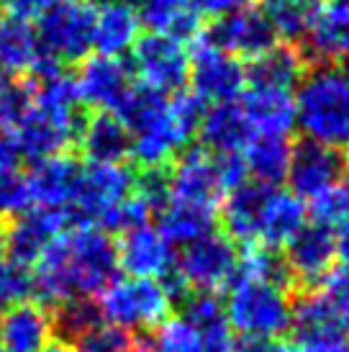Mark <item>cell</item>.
<instances>
[{"label": "cell", "instance_id": "6da1fadb", "mask_svg": "<svg viewBox=\"0 0 349 352\" xmlns=\"http://www.w3.org/2000/svg\"><path fill=\"white\" fill-rule=\"evenodd\" d=\"M34 298L57 306L67 298H95L116 280V242L98 226H69L39 254Z\"/></svg>", "mask_w": 349, "mask_h": 352}, {"label": "cell", "instance_id": "7a4b0ae2", "mask_svg": "<svg viewBox=\"0 0 349 352\" xmlns=\"http://www.w3.org/2000/svg\"><path fill=\"white\" fill-rule=\"evenodd\" d=\"M31 100L21 118L8 129L21 160H47V157L67 155V149L78 142L82 129L80 98L75 80L62 69H52L44 75H34Z\"/></svg>", "mask_w": 349, "mask_h": 352}, {"label": "cell", "instance_id": "3957f363", "mask_svg": "<svg viewBox=\"0 0 349 352\" xmlns=\"http://www.w3.org/2000/svg\"><path fill=\"white\" fill-rule=\"evenodd\" d=\"M295 126L313 142L326 147H349V85L331 65L306 69L298 82Z\"/></svg>", "mask_w": 349, "mask_h": 352}, {"label": "cell", "instance_id": "277c9868", "mask_svg": "<svg viewBox=\"0 0 349 352\" xmlns=\"http://www.w3.org/2000/svg\"><path fill=\"white\" fill-rule=\"evenodd\" d=\"M226 319L229 327L239 329L244 337L282 340L293 324V298L282 288L264 280L234 278L226 296Z\"/></svg>", "mask_w": 349, "mask_h": 352}, {"label": "cell", "instance_id": "5b68a950", "mask_svg": "<svg viewBox=\"0 0 349 352\" xmlns=\"http://www.w3.org/2000/svg\"><path fill=\"white\" fill-rule=\"evenodd\" d=\"M95 13L90 0H54L39 16L36 39L41 57L59 67L82 62L93 50Z\"/></svg>", "mask_w": 349, "mask_h": 352}, {"label": "cell", "instance_id": "8992f818", "mask_svg": "<svg viewBox=\"0 0 349 352\" xmlns=\"http://www.w3.org/2000/svg\"><path fill=\"white\" fill-rule=\"evenodd\" d=\"M100 316L121 329H157L170 319L172 301L155 278L113 280L100 296H95Z\"/></svg>", "mask_w": 349, "mask_h": 352}, {"label": "cell", "instance_id": "52a82bcc", "mask_svg": "<svg viewBox=\"0 0 349 352\" xmlns=\"http://www.w3.org/2000/svg\"><path fill=\"white\" fill-rule=\"evenodd\" d=\"M134 173L136 170L128 165H108V162L82 165L78 190L69 206L72 226H95L106 211L131 196Z\"/></svg>", "mask_w": 349, "mask_h": 352}, {"label": "cell", "instance_id": "ba28073f", "mask_svg": "<svg viewBox=\"0 0 349 352\" xmlns=\"http://www.w3.org/2000/svg\"><path fill=\"white\" fill-rule=\"evenodd\" d=\"M131 75L139 78V85H146L162 96L180 93L190 75V52L172 36H139L131 50Z\"/></svg>", "mask_w": 349, "mask_h": 352}, {"label": "cell", "instance_id": "9c48e42d", "mask_svg": "<svg viewBox=\"0 0 349 352\" xmlns=\"http://www.w3.org/2000/svg\"><path fill=\"white\" fill-rule=\"evenodd\" d=\"M236 257L239 252L229 236L208 232L183 247L174 270L195 294H216L234 280Z\"/></svg>", "mask_w": 349, "mask_h": 352}, {"label": "cell", "instance_id": "30bf717a", "mask_svg": "<svg viewBox=\"0 0 349 352\" xmlns=\"http://www.w3.org/2000/svg\"><path fill=\"white\" fill-rule=\"evenodd\" d=\"M190 85L193 96L203 103H234L247 90V69L242 59L216 50L203 36L193 41L190 52Z\"/></svg>", "mask_w": 349, "mask_h": 352}, {"label": "cell", "instance_id": "8fae6325", "mask_svg": "<svg viewBox=\"0 0 349 352\" xmlns=\"http://www.w3.org/2000/svg\"><path fill=\"white\" fill-rule=\"evenodd\" d=\"M216 50L229 52L239 59H254L278 44V34L272 29L264 6H247L221 19H214L203 26L201 34Z\"/></svg>", "mask_w": 349, "mask_h": 352}, {"label": "cell", "instance_id": "7c38bea8", "mask_svg": "<svg viewBox=\"0 0 349 352\" xmlns=\"http://www.w3.org/2000/svg\"><path fill=\"white\" fill-rule=\"evenodd\" d=\"M349 157L344 149L326 147L321 142L303 137L293 144L291 165H288V186L295 198L311 201L313 196L324 193L326 188L337 186L344 180Z\"/></svg>", "mask_w": 349, "mask_h": 352}, {"label": "cell", "instance_id": "4fadbf2b", "mask_svg": "<svg viewBox=\"0 0 349 352\" xmlns=\"http://www.w3.org/2000/svg\"><path fill=\"white\" fill-rule=\"evenodd\" d=\"M72 226L67 211L62 208H36L31 206L19 216L3 221V254L19 265H34L44 247Z\"/></svg>", "mask_w": 349, "mask_h": 352}, {"label": "cell", "instance_id": "5bb4252c", "mask_svg": "<svg viewBox=\"0 0 349 352\" xmlns=\"http://www.w3.org/2000/svg\"><path fill=\"white\" fill-rule=\"evenodd\" d=\"M337 257L334 232L326 226H301L298 234L285 245V265L293 278V298L308 291H316L321 280L331 273Z\"/></svg>", "mask_w": 349, "mask_h": 352}, {"label": "cell", "instance_id": "9a60e30c", "mask_svg": "<svg viewBox=\"0 0 349 352\" xmlns=\"http://www.w3.org/2000/svg\"><path fill=\"white\" fill-rule=\"evenodd\" d=\"M223 188L218 183L214 155L201 147L183 149L170 165V204L193 206L203 211L218 208Z\"/></svg>", "mask_w": 349, "mask_h": 352}, {"label": "cell", "instance_id": "2e32d148", "mask_svg": "<svg viewBox=\"0 0 349 352\" xmlns=\"http://www.w3.org/2000/svg\"><path fill=\"white\" fill-rule=\"evenodd\" d=\"M72 80L80 103L106 113H116L134 88L131 67L121 57H85Z\"/></svg>", "mask_w": 349, "mask_h": 352}, {"label": "cell", "instance_id": "e0dca14e", "mask_svg": "<svg viewBox=\"0 0 349 352\" xmlns=\"http://www.w3.org/2000/svg\"><path fill=\"white\" fill-rule=\"evenodd\" d=\"M80 165L75 157L57 155L34 162L31 173L26 175L29 201L36 208H62L69 214V206L78 190Z\"/></svg>", "mask_w": 349, "mask_h": 352}, {"label": "cell", "instance_id": "ac0fdd59", "mask_svg": "<svg viewBox=\"0 0 349 352\" xmlns=\"http://www.w3.org/2000/svg\"><path fill=\"white\" fill-rule=\"evenodd\" d=\"M52 342V314L44 303L23 301L0 309V347L5 352H44Z\"/></svg>", "mask_w": 349, "mask_h": 352}, {"label": "cell", "instance_id": "d6986e66", "mask_svg": "<svg viewBox=\"0 0 349 352\" xmlns=\"http://www.w3.org/2000/svg\"><path fill=\"white\" fill-rule=\"evenodd\" d=\"M116 254L118 267H124L131 278H162L172 267V247L149 224L121 234Z\"/></svg>", "mask_w": 349, "mask_h": 352}, {"label": "cell", "instance_id": "ffe728a7", "mask_svg": "<svg viewBox=\"0 0 349 352\" xmlns=\"http://www.w3.org/2000/svg\"><path fill=\"white\" fill-rule=\"evenodd\" d=\"M78 144L87 162L124 165L131 157V134L116 113L98 111L95 116L82 121Z\"/></svg>", "mask_w": 349, "mask_h": 352}, {"label": "cell", "instance_id": "44dd1931", "mask_svg": "<svg viewBox=\"0 0 349 352\" xmlns=\"http://www.w3.org/2000/svg\"><path fill=\"white\" fill-rule=\"evenodd\" d=\"M252 129L244 118L239 103H216L205 108L195 137L201 139V149L211 155H234L247 147L252 139Z\"/></svg>", "mask_w": 349, "mask_h": 352}, {"label": "cell", "instance_id": "7402d4cb", "mask_svg": "<svg viewBox=\"0 0 349 352\" xmlns=\"http://www.w3.org/2000/svg\"><path fill=\"white\" fill-rule=\"evenodd\" d=\"M244 118L257 134H280L288 137L295 129V100L288 90L247 88L242 93Z\"/></svg>", "mask_w": 349, "mask_h": 352}, {"label": "cell", "instance_id": "603a6c76", "mask_svg": "<svg viewBox=\"0 0 349 352\" xmlns=\"http://www.w3.org/2000/svg\"><path fill=\"white\" fill-rule=\"evenodd\" d=\"M270 186L260 183H244V186L229 190V196L221 206V226L223 236L239 245H257V229L264 201L270 196Z\"/></svg>", "mask_w": 349, "mask_h": 352}, {"label": "cell", "instance_id": "cb8c5ba5", "mask_svg": "<svg viewBox=\"0 0 349 352\" xmlns=\"http://www.w3.org/2000/svg\"><path fill=\"white\" fill-rule=\"evenodd\" d=\"M306 226V206L301 198H295L291 190L272 188L264 208L260 216L257 229V245L272 252H280L282 247L298 234V229Z\"/></svg>", "mask_w": 349, "mask_h": 352}, {"label": "cell", "instance_id": "d4e9b609", "mask_svg": "<svg viewBox=\"0 0 349 352\" xmlns=\"http://www.w3.org/2000/svg\"><path fill=\"white\" fill-rule=\"evenodd\" d=\"M247 85L249 88H270V90H288L298 88V82L306 75V62L301 52L291 44H275L260 57L249 59L247 65Z\"/></svg>", "mask_w": 349, "mask_h": 352}, {"label": "cell", "instance_id": "484cf974", "mask_svg": "<svg viewBox=\"0 0 349 352\" xmlns=\"http://www.w3.org/2000/svg\"><path fill=\"white\" fill-rule=\"evenodd\" d=\"M139 21L144 23L152 34L172 36L183 44H193L203 34V16L193 8V3H180V0H142Z\"/></svg>", "mask_w": 349, "mask_h": 352}, {"label": "cell", "instance_id": "4316f807", "mask_svg": "<svg viewBox=\"0 0 349 352\" xmlns=\"http://www.w3.org/2000/svg\"><path fill=\"white\" fill-rule=\"evenodd\" d=\"M39 39L29 21L0 13V72L10 78L31 75L39 62Z\"/></svg>", "mask_w": 349, "mask_h": 352}, {"label": "cell", "instance_id": "83f0119b", "mask_svg": "<svg viewBox=\"0 0 349 352\" xmlns=\"http://www.w3.org/2000/svg\"><path fill=\"white\" fill-rule=\"evenodd\" d=\"M142 21L134 6H103L95 13V34L93 50L100 57H121L134 50L136 39L142 36Z\"/></svg>", "mask_w": 349, "mask_h": 352}, {"label": "cell", "instance_id": "f1b7e54d", "mask_svg": "<svg viewBox=\"0 0 349 352\" xmlns=\"http://www.w3.org/2000/svg\"><path fill=\"white\" fill-rule=\"evenodd\" d=\"M293 144L288 137L280 134H252L242 149L244 165H247V175L254 177V183L260 186L278 188L288 175V165H291Z\"/></svg>", "mask_w": 349, "mask_h": 352}, {"label": "cell", "instance_id": "f546056e", "mask_svg": "<svg viewBox=\"0 0 349 352\" xmlns=\"http://www.w3.org/2000/svg\"><path fill=\"white\" fill-rule=\"evenodd\" d=\"M183 319L198 332L203 352H229L234 342L232 327H229L226 311L216 294H195L193 291L183 301Z\"/></svg>", "mask_w": 349, "mask_h": 352}, {"label": "cell", "instance_id": "4dcf8cb0", "mask_svg": "<svg viewBox=\"0 0 349 352\" xmlns=\"http://www.w3.org/2000/svg\"><path fill=\"white\" fill-rule=\"evenodd\" d=\"M52 314V340L62 344L78 342L82 334L95 329L98 324H103L100 309L95 298H67L49 309Z\"/></svg>", "mask_w": 349, "mask_h": 352}, {"label": "cell", "instance_id": "1f68e13d", "mask_svg": "<svg viewBox=\"0 0 349 352\" xmlns=\"http://www.w3.org/2000/svg\"><path fill=\"white\" fill-rule=\"evenodd\" d=\"M159 234L167 245H180L185 247L198 236L214 232L216 214L214 211H203V208H193V206L183 204H167L159 211Z\"/></svg>", "mask_w": 349, "mask_h": 352}, {"label": "cell", "instance_id": "d6a6232c", "mask_svg": "<svg viewBox=\"0 0 349 352\" xmlns=\"http://www.w3.org/2000/svg\"><path fill=\"white\" fill-rule=\"evenodd\" d=\"M316 8L319 6H306V3H267L264 6L278 39H282L285 44L295 47V50L308 36Z\"/></svg>", "mask_w": 349, "mask_h": 352}, {"label": "cell", "instance_id": "836d02e7", "mask_svg": "<svg viewBox=\"0 0 349 352\" xmlns=\"http://www.w3.org/2000/svg\"><path fill=\"white\" fill-rule=\"evenodd\" d=\"M306 214H311L313 224L319 226H339L344 219L349 216V190L344 183L326 188L324 193L313 196L306 206Z\"/></svg>", "mask_w": 349, "mask_h": 352}, {"label": "cell", "instance_id": "e575fe53", "mask_svg": "<svg viewBox=\"0 0 349 352\" xmlns=\"http://www.w3.org/2000/svg\"><path fill=\"white\" fill-rule=\"evenodd\" d=\"M34 298V273L29 265L0 260V309Z\"/></svg>", "mask_w": 349, "mask_h": 352}, {"label": "cell", "instance_id": "d590c367", "mask_svg": "<svg viewBox=\"0 0 349 352\" xmlns=\"http://www.w3.org/2000/svg\"><path fill=\"white\" fill-rule=\"evenodd\" d=\"M152 350L155 352H203L201 337L185 319H167L155 329Z\"/></svg>", "mask_w": 349, "mask_h": 352}, {"label": "cell", "instance_id": "8d00e7d4", "mask_svg": "<svg viewBox=\"0 0 349 352\" xmlns=\"http://www.w3.org/2000/svg\"><path fill=\"white\" fill-rule=\"evenodd\" d=\"M136 337L113 324H98L72 344V352H131Z\"/></svg>", "mask_w": 349, "mask_h": 352}, {"label": "cell", "instance_id": "74e56055", "mask_svg": "<svg viewBox=\"0 0 349 352\" xmlns=\"http://www.w3.org/2000/svg\"><path fill=\"white\" fill-rule=\"evenodd\" d=\"M321 294V298L329 306L334 322L339 324L341 329H349V267H331V273L321 280V285L316 288Z\"/></svg>", "mask_w": 349, "mask_h": 352}, {"label": "cell", "instance_id": "f35d334b", "mask_svg": "<svg viewBox=\"0 0 349 352\" xmlns=\"http://www.w3.org/2000/svg\"><path fill=\"white\" fill-rule=\"evenodd\" d=\"M31 208L26 175L19 167H0V221H8Z\"/></svg>", "mask_w": 349, "mask_h": 352}, {"label": "cell", "instance_id": "ab89813d", "mask_svg": "<svg viewBox=\"0 0 349 352\" xmlns=\"http://www.w3.org/2000/svg\"><path fill=\"white\" fill-rule=\"evenodd\" d=\"M216 173H218V183H221L223 193H229L234 188L247 183V165H244L242 152L234 155H214Z\"/></svg>", "mask_w": 349, "mask_h": 352}, {"label": "cell", "instance_id": "60d3db41", "mask_svg": "<svg viewBox=\"0 0 349 352\" xmlns=\"http://www.w3.org/2000/svg\"><path fill=\"white\" fill-rule=\"evenodd\" d=\"M293 352H349V340L344 337V332L311 334V337H301Z\"/></svg>", "mask_w": 349, "mask_h": 352}, {"label": "cell", "instance_id": "b9f144b4", "mask_svg": "<svg viewBox=\"0 0 349 352\" xmlns=\"http://www.w3.org/2000/svg\"><path fill=\"white\" fill-rule=\"evenodd\" d=\"M52 3L54 0H0V10L8 16H16V19L31 21L39 19Z\"/></svg>", "mask_w": 349, "mask_h": 352}, {"label": "cell", "instance_id": "7bdbcfd3", "mask_svg": "<svg viewBox=\"0 0 349 352\" xmlns=\"http://www.w3.org/2000/svg\"><path fill=\"white\" fill-rule=\"evenodd\" d=\"M229 352H293L291 342L285 340H262V337H239L234 340Z\"/></svg>", "mask_w": 349, "mask_h": 352}, {"label": "cell", "instance_id": "ee69618b", "mask_svg": "<svg viewBox=\"0 0 349 352\" xmlns=\"http://www.w3.org/2000/svg\"><path fill=\"white\" fill-rule=\"evenodd\" d=\"M193 8L203 16V19H221L226 13H234L239 8H247L252 6V0H190Z\"/></svg>", "mask_w": 349, "mask_h": 352}, {"label": "cell", "instance_id": "f6af8a7d", "mask_svg": "<svg viewBox=\"0 0 349 352\" xmlns=\"http://www.w3.org/2000/svg\"><path fill=\"white\" fill-rule=\"evenodd\" d=\"M334 245H337V254L341 257V263L349 267V216L337 226V234H334Z\"/></svg>", "mask_w": 349, "mask_h": 352}, {"label": "cell", "instance_id": "bcb514c9", "mask_svg": "<svg viewBox=\"0 0 349 352\" xmlns=\"http://www.w3.org/2000/svg\"><path fill=\"white\" fill-rule=\"evenodd\" d=\"M131 352H155V350H152V342H149V340H144V337H136L134 350H131Z\"/></svg>", "mask_w": 349, "mask_h": 352}, {"label": "cell", "instance_id": "7dc6e473", "mask_svg": "<svg viewBox=\"0 0 349 352\" xmlns=\"http://www.w3.org/2000/svg\"><path fill=\"white\" fill-rule=\"evenodd\" d=\"M95 3H100V6H134L139 0H95Z\"/></svg>", "mask_w": 349, "mask_h": 352}, {"label": "cell", "instance_id": "c3c4849f", "mask_svg": "<svg viewBox=\"0 0 349 352\" xmlns=\"http://www.w3.org/2000/svg\"><path fill=\"white\" fill-rule=\"evenodd\" d=\"M339 72H341V78L347 80V85H349V52L341 57V69H339Z\"/></svg>", "mask_w": 349, "mask_h": 352}, {"label": "cell", "instance_id": "681fc988", "mask_svg": "<svg viewBox=\"0 0 349 352\" xmlns=\"http://www.w3.org/2000/svg\"><path fill=\"white\" fill-rule=\"evenodd\" d=\"M267 3H306V6H316V0H267Z\"/></svg>", "mask_w": 349, "mask_h": 352}, {"label": "cell", "instance_id": "f907efd6", "mask_svg": "<svg viewBox=\"0 0 349 352\" xmlns=\"http://www.w3.org/2000/svg\"><path fill=\"white\" fill-rule=\"evenodd\" d=\"M0 260H3V221H0Z\"/></svg>", "mask_w": 349, "mask_h": 352}, {"label": "cell", "instance_id": "816d5d0a", "mask_svg": "<svg viewBox=\"0 0 349 352\" xmlns=\"http://www.w3.org/2000/svg\"><path fill=\"white\" fill-rule=\"evenodd\" d=\"M344 186H347V190H349V165H347V173H344Z\"/></svg>", "mask_w": 349, "mask_h": 352}, {"label": "cell", "instance_id": "f5cc1de1", "mask_svg": "<svg viewBox=\"0 0 349 352\" xmlns=\"http://www.w3.org/2000/svg\"><path fill=\"white\" fill-rule=\"evenodd\" d=\"M180 3H190V0H180Z\"/></svg>", "mask_w": 349, "mask_h": 352}, {"label": "cell", "instance_id": "db71d44e", "mask_svg": "<svg viewBox=\"0 0 349 352\" xmlns=\"http://www.w3.org/2000/svg\"><path fill=\"white\" fill-rule=\"evenodd\" d=\"M0 352H5V350H3V347H0Z\"/></svg>", "mask_w": 349, "mask_h": 352}]
</instances>
